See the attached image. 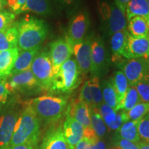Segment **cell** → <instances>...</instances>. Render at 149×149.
<instances>
[{
  "instance_id": "obj_7",
  "label": "cell",
  "mask_w": 149,
  "mask_h": 149,
  "mask_svg": "<svg viewBox=\"0 0 149 149\" xmlns=\"http://www.w3.org/2000/svg\"><path fill=\"white\" fill-rule=\"evenodd\" d=\"M3 82L9 93L28 92L37 88H41L31 70L9 75L3 80Z\"/></svg>"
},
{
  "instance_id": "obj_24",
  "label": "cell",
  "mask_w": 149,
  "mask_h": 149,
  "mask_svg": "<svg viewBox=\"0 0 149 149\" xmlns=\"http://www.w3.org/2000/svg\"><path fill=\"white\" fill-rule=\"evenodd\" d=\"M51 11L49 0H26L19 14L24 12H32L40 15L47 16L51 13Z\"/></svg>"
},
{
  "instance_id": "obj_39",
  "label": "cell",
  "mask_w": 149,
  "mask_h": 149,
  "mask_svg": "<svg viewBox=\"0 0 149 149\" xmlns=\"http://www.w3.org/2000/svg\"><path fill=\"white\" fill-rule=\"evenodd\" d=\"M111 9L110 6L106 2H102L100 5V13L104 20H108L111 15Z\"/></svg>"
},
{
  "instance_id": "obj_13",
  "label": "cell",
  "mask_w": 149,
  "mask_h": 149,
  "mask_svg": "<svg viewBox=\"0 0 149 149\" xmlns=\"http://www.w3.org/2000/svg\"><path fill=\"white\" fill-rule=\"evenodd\" d=\"M88 27V18L84 13L74 16L70 22L66 40L72 46L82 42Z\"/></svg>"
},
{
  "instance_id": "obj_41",
  "label": "cell",
  "mask_w": 149,
  "mask_h": 149,
  "mask_svg": "<svg viewBox=\"0 0 149 149\" xmlns=\"http://www.w3.org/2000/svg\"><path fill=\"white\" fill-rule=\"evenodd\" d=\"M95 144V143L94 141L86 137H83V139L74 146V149H92Z\"/></svg>"
},
{
  "instance_id": "obj_27",
  "label": "cell",
  "mask_w": 149,
  "mask_h": 149,
  "mask_svg": "<svg viewBox=\"0 0 149 149\" xmlns=\"http://www.w3.org/2000/svg\"><path fill=\"white\" fill-rule=\"evenodd\" d=\"M102 91L104 103L107 104L115 111H118V100L111 80H104L102 83Z\"/></svg>"
},
{
  "instance_id": "obj_8",
  "label": "cell",
  "mask_w": 149,
  "mask_h": 149,
  "mask_svg": "<svg viewBox=\"0 0 149 149\" xmlns=\"http://www.w3.org/2000/svg\"><path fill=\"white\" fill-rule=\"evenodd\" d=\"M72 54V46L66 39H58L50 44L49 55L53 65L54 76L57 73L61 65L71 57Z\"/></svg>"
},
{
  "instance_id": "obj_45",
  "label": "cell",
  "mask_w": 149,
  "mask_h": 149,
  "mask_svg": "<svg viewBox=\"0 0 149 149\" xmlns=\"http://www.w3.org/2000/svg\"><path fill=\"white\" fill-rule=\"evenodd\" d=\"M139 149H149V142L147 141H139L138 142Z\"/></svg>"
},
{
  "instance_id": "obj_47",
  "label": "cell",
  "mask_w": 149,
  "mask_h": 149,
  "mask_svg": "<svg viewBox=\"0 0 149 149\" xmlns=\"http://www.w3.org/2000/svg\"><path fill=\"white\" fill-rule=\"evenodd\" d=\"M7 4V0H0V11Z\"/></svg>"
},
{
  "instance_id": "obj_31",
  "label": "cell",
  "mask_w": 149,
  "mask_h": 149,
  "mask_svg": "<svg viewBox=\"0 0 149 149\" xmlns=\"http://www.w3.org/2000/svg\"><path fill=\"white\" fill-rule=\"evenodd\" d=\"M88 82L93 104H94L95 107L98 108L104 102L102 88H100V81H99V77L96 76H92V77L88 80Z\"/></svg>"
},
{
  "instance_id": "obj_15",
  "label": "cell",
  "mask_w": 149,
  "mask_h": 149,
  "mask_svg": "<svg viewBox=\"0 0 149 149\" xmlns=\"http://www.w3.org/2000/svg\"><path fill=\"white\" fill-rule=\"evenodd\" d=\"M63 130L68 144L74 148L83 139L84 134V128L70 115L68 111L63 126Z\"/></svg>"
},
{
  "instance_id": "obj_17",
  "label": "cell",
  "mask_w": 149,
  "mask_h": 149,
  "mask_svg": "<svg viewBox=\"0 0 149 149\" xmlns=\"http://www.w3.org/2000/svg\"><path fill=\"white\" fill-rule=\"evenodd\" d=\"M19 53L18 48L0 52V80H4L10 75Z\"/></svg>"
},
{
  "instance_id": "obj_42",
  "label": "cell",
  "mask_w": 149,
  "mask_h": 149,
  "mask_svg": "<svg viewBox=\"0 0 149 149\" xmlns=\"http://www.w3.org/2000/svg\"><path fill=\"white\" fill-rule=\"evenodd\" d=\"M63 6L67 8L74 9L79 4L81 0H57Z\"/></svg>"
},
{
  "instance_id": "obj_49",
  "label": "cell",
  "mask_w": 149,
  "mask_h": 149,
  "mask_svg": "<svg viewBox=\"0 0 149 149\" xmlns=\"http://www.w3.org/2000/svg\"><path fill=\"white\" fill-rule=\"evenodd\" d=\"M72 149H74V148H72Z\"/></svg>"
},
{
  "instance_id": "obj_4",
  "label": "cell",
  "mask_w": 149,
  "mask_h": 149,
  "mask_svg": "<svg viewBox=\"0 0 149 149\" xmlns=\"http://www.w3.org/2000/svg\"><path fill=\"white\" fill-rule=\"evenodd\" d=\"M81 74L75 59L70 57L61 65L54 76L51 90L63 93L71 92L79 84Z\"/></svg>"
},
{
  "instance_id": "obj_6",
  "label": "cell",
  "mask_w": 149,
  "mask_h": 149,
  "mask_svg": "<svg viewBox=\"0 0 149 149\" xmlns=\"http://www.w3.org/2000/svg\"><path fill=\"white\" fill-rule=\"evenodd\" d=\"M129 86H134L138 81L149 76V57L126 59L120 65Z\"/></svg>"
},
{
  "instance_id": "obj_36",
  "label": "cell",
  "mask_w": 149,
  "mask_h": 149,
  "mask_svg": "<svg viewBox=\"0 0 149 149\" xmlns=\"http://www.w3.org/2000/svg\"><path fill=\"white\" fill-rule=\"evenodd\" d=\"M79 100H80L81 101H82L84 102V103L86 104L87 106H88L89 108V109H92L93 107H95L94 104H93V98L91 94V91H90V88H89L88 81H86L84 84L83 85L82 88L81 89Z\"/></svg>"
},
{
  "instance_id": "obj_2",
  "label": "cell",
  "mask_w": 149,
  "mask_h": 149,
  "mask_svg": "<svg viewBox=\"0 0 149 149\" xmlns=\"http://www.w3.org/2000/svg\"><path fill=\"white\" fill-rule=\"evenodd\" d=\"M17 26L19 50L27 51L40 46V44L47 37V25L43 20L38 18L27 16L17 22Z\"/></svg>"
},
{
  "instance_id": "obj_25",
  "label": "cell",
  "mask_w": 149,
  "mask_h": 149,
  "mask_svg": "<svg viewBox=\"0 0 149 149\" xmlns=\"http://www.w3.org/2000/svg\"><path fill=\"white\" fill-rule=\"evenodd\" d=\"M109 79L111 80L112 84L113 86V88L116 92L119 107H120L121 102H122L123 99L125 97L126 93L127 92L128 87H129L128 81L126 79L125 74L122 70H117V71L115 72L113 77L110 78Z\"/></svg>"
},
{
  "instance_id": "obj_44",
  "label": "cell",
  "mask_w": 149,
  "mask_h": 149,
  "mask_svg": "<svg viewBox=\"0 0 149 149\" xmlns=\"http://www.w3.org/2000/svg\"><path fill=\"white\" fill-rule=\"evenodd\" d=\"M1 149H33V146L29 144H20L15 145V146H10L5 147Z\"/></svg>"
},
{
  "instance_id": "obj_5",
  "label": "cell",
  "mask_w": 149,
  "mask_h": 149,
  "mask_svg": "<svg viewBox=\"0 0 149 149\" xmlns=\"http://www.w3.org/2000/svg\"><path fill=\"white\" fill-rule=\"evenodd\" d=\"M31 70L40 85L44 90H51L54 77L53 65L48 51H42L35 56Z\"/></svg>"
},
{
  "instance_id": "obj_37",
  "label": "cell",
  "mask_w": 149,
  "mask_h": 149,
  "mask_svg": "<svg viewBox=\"0 0 149 149\" xmlns=\"http://www.w3.org/2000/svg\"><path fill=\"white\" fill-rule=\"evenodd\" d=\"M114 144L120 149H139L138 142H132L116 135L114 137Z\"/></svg>"
},
{
  "instance_id": "obj_12",
  "label": "cell",
  "mask_w": 149,
  "mask_h": 149,
  "mask_svg": "<svg viewBox=\"0 0 149 149\" xmlns=\"http://www.w3.org/2000/svg\"><path fill=\"white\" fill-rule=\"evenodd\" d=\"M92 42L93 37L88 36L84 39L82 42L72 46L74 59L83 74H88L91 70Z\"/></svg>"
},
{
  "instance_id": "obj_43",
  "label": "cell",
  "mask_w": 149,
  "mask_h": 149,
  "mask_svg": "<svg viewBox=\"0 0 149 149\" xmlns=\"http://www.w3.org/2000/svg\"><path fill=\"white\" fill-rule=\"evenodd\" d=\"M130 1V0H115V3L123 13H125L126 7Z\"/></svg>"
},
{
  "instance_id": "obj_14",
  "label": "cell",
  "mask_w": 149,
  "mask_h": 149,
  "mask_svg": "<svg viewBox=\"0 0 149 149\" xmlns=\"http://www.w3.org/2000/svg\"><path fill=\"white\" fill-rule=\"evenodd\" d=\"M70 146L64 135L61 126L53 127L48 130L42 139L39 149H72Z\"/></svg>"
},
{
  "instance_id": "obj_33",
  "label": "cell",
  "mask_w": 149,
  "mask_h": 149,
  "mask_svg": "<svg viewBox=\"0 0 149 149\" xmlns=\"http://www.w3.org/2000/svg\"><path fill=\"white\" fill-rule=\"evenodd\" d=\"M134 86L140 97L141 102L149 104V76L140 80Z\"/></svg>"
},
{
  "instance_id": "obj_26",
  "label": "cell",
  "mask_w": 149,
  "mask_h": 149,
  "mask_svg": "<svg viewBox=\"0 0 149 149\" xmlns=\"http://www.w3.org/2000/svg\"><path fill=\"white\" fill-rule=\"evenodd\" d=\"M127 33L128 31L126 30V31H119L111 35V45L113 52V57L114 59H117L121 57H123Z\"/></svg>"
},
{
  "instance_id": "obj_48",
  "label": "cell",
  "mask_w": 149,
  "mask_h": 149,
  "mask_svg": "<svg viewBox=\"0 0 149 149\" xmlns=\"http://www.w3.org/2000/svg\"><path fill=\"white\" fill-rule=\"evenodd\" d=\"M147 1H148V7H149V0H147Z\"/></svg>"
},
{
  "instance_id": "obj_9",
  "label": "cell",
  "mask_w": 149,
  "mask_h": 149,
  "mask_svg": "<svg viewBox=\"0 0 149 149\" xmlns=\"http://www.w3.org/2000/svg\"><path fill=\"white\" fill-rule=\"evenodd\" d=\"M123 57L127 59L149 57V35L134 37L128 32Z\"/></svg>"
},
{
  "instance_id": "obj_28",
  "label": "cell",
  "mask_w": 149,
  "mask_h": 149,
  "mask_svg": "<svg viewBox=\"0 0 149 149\" xmlns=\"http://www.w3.org/2000/svg\"><path fill=\"white\" fill-rule=\"evenodd\" d=\"M102 118L104 123L112 130H117L123 124L129 121L127 112L121 110L111 112Z\"/></svg>"
},
{
  "instance_id": "obj_11",
  "label": "cell",
  "mask_w": 149,
  "mask_h": 149,
  "mask_svg": "<svg viewBox=\"0 0 149 149\" xmlns=\"http://www.w3.org/2000/svg\"><path fill=\"white\" fill-rule=\"evenodd\" d=\"M107 64V52L104 43L100 39H95L91 45L90 72L92 76H101L106 70Z\"/></svg>"
},
{
  "instance_id": "obj_21",
  "label": "cell",
  "mask_w": 149,
  "mask_h": 149,
  "mask_svg": "<svg viewBox=\"0 0 149 149\" xmlns=\"http://www.w3.org/2000/svg\"><path fill=\"white\" fill-rule=\"evenodd\" d=\"M18 29L17 22L0 32V52L18 48Z\"/></svg>"
},
{
  "instance_id": "obj_32",
  "label": "cell",
  "mask_w": 149,
  "mask_h": 149,
  "mask_svg": "<svg viewBox=\"0 0 149 149\" xmlns=\"http://www.w3.org/2000/svg\"><path fill=\"white\" fill-rule=\"evenodd\" d=\"M148 113L149 104L140 102L128 111L127 115L129 121H136L141 120Z\"/></svg>"
},
{
  "instance_id": "obj_29",
  "label": "cell",
  "mask_w": 149,
  "mask_h": 149,
  "mask_svg": "<svg viewBox=\"0 0 149 149\" xmlns=\"http://www.w3.org/2000/svg\"><path fill=\"white\" fill-rule=\"evenodd\" d=\"M140 102V97L136 90L135 87L133 86H129L126 95L119 107V111L121 110V111L128 112Z\"/></svg>"
},
{
  "instance_id": "obj_30",
  "label": "cell",
  "mask_w": 149,
  "mask_h": 149,
  "mask_svg": "<svg viewBox=\"0 0 149 149\" xmlns=\"http://www.w3.org/2000/svg\"><path fill=\"white\" fill-rule=\"evenodd\" d=\"M91 122L93 129L95 132L97 137H102L106 132L105 123L96 107L90 109Z\"/></svg>"
},
{
  "instance_id": "obj_1",
  "label": "cell",
  "mask_w": 149,
  "mask_h": 149,
  "mask_svg": "<svg viewBox=\"0 0 149 149\" xmlns=\"http://www.w3.org/2000/svg\"><path fill=\"white\" fill-rule=\"evenodd\" d=\"M40 133V120L27 102L19 115L10 145L29 144L35 146L37 144Z\"/></svg>"
},
{
  "instance_id": "obj_19",
  "label": "cell",
  "mask_w": 149,
  "mask_h": 149,
  "mask_svg": "<svg viewBox=\"0 0 149 149\" xmlns=\"http://www.w3.org/2000/svg\"><path fill=\"white\" fill-rule=\"evenodd\" d=\"M40 50V46H38V47L33 48V49L19 52L15 63L13 69L11 71L10 75L27 70H31V64L34 60L35 56L38 54Z\"/></svg>"
},
{
  "instance_id": "obj_38",
  "label": "cell",
  "mask_w": 149,
  "mask_h": 149,
  "mask_svg": "<svg viewBox=\"0 0 149 149\" xmlns=\"http://www.w3.org/2000/svg\"><path fill=\"white\" fill-rule=\"evenodd\" d=\"M26 0H7V5L15 15L19 14L20 10Z\"/></svg>"
},
{
  "instance_id": "obj_10",
  "label": "cell",
  "mask_w": 149,
  "mask_h": 149,
  "mask_svg": "<svg viewBox=\"0 0 149 149\" xmlns=\"http://www.w3.org/2000/svg\"><path fill=\"white\" fill-rule=\"evenodd\" d=\"M19 113L13 109H10L0 115V149L10 146Z\"/></svg>"
},
{
  "instance_id": "obj_18",
  "label": "cell",
  "mask_w": 149,
  "mask_h": 149,
  "mask_svg": "<svg viewBox=\"0 0 149 149\" xmlns=\"http://www.w3.org/2000/svg\"><path fill=\"white\" fill-rule=\"evenodd\" d=\"M111 15L108 20V29L110 35H113L119 31L127 30V20L126 14L123 13L118 7L113 3L111 7Z\"/></svg>"
},
{
  "instance_id": "obj_3",
  "label": "cell",
  "mask_w": 149,
  "mask_h": 149,
  "mask_svg": "<svg viewBox=\"0 0 149 149\" xmlns=\"http://www.w3.org/2000/svg\"><path fill=\"white\" fill-rule=\"evenodd\" d=\"M39 120L44 124L57 122L62 116L67 107L66 99L61 97L43 95L28 102Z\"/></svg>"
},
{
  "instance_id": "obj_35",
  "label": "cell",
  "mask_w": 149,
  "mask_h": 149,
  "mask_svg": "<svg viewBox=\"0 0 149 149\" xmlns=\"http://www.w3.org/2000/svg\"><path fill=\"white\" fill-rule=\"evenodd\" d=\"M138 132L140 139L149 142V113L141 120L138 126Z\"/></svg>"
},
{
  "instance_id": "obj_46",
  "label": "cell",
  "mask_w": 149,
  "mask_h": 149,
  "mask_svg": "<svg viewBox=\"0 0 149 149\" xmlns=\"http://www.w3.org/2000/svg\"><path fill=\"white\" fill-rule=\"evenodd\" d=\"M92 149H104V144L102 142H100V143L97 142L96 144L93 146Z\"/></svg>"
},
{
  "instance_id": "obj_34",
  "label": "cell",
  "mask_w": 149,
  "mask_h": 149,
  "mask_svg": "<svg viewBox=\"0 0 149 149\" xmlns=\"http://www.w3.org/2000/svg\"><path fill=\"white\" fill-rule=\"evenodd\" d=\"M15 15L8 10L0 11V32L7 29L13 24Z\"/></svg>"
},
{
  "instance_id": "obj_40",
  "label": "cell",
  "mask_w": 149,
  "mask_h": 149,
  "mask_svg": "<svg viewBox=\"0 0 149 149\" xmlns=\"http://www.w3.org/2000/svg\"><path fill=\"white\" fill-rule=\"evenodd\" d=\"M9 93L6 88L3 80H0V105L6 103L8 100Z\"/></svg>"
},
{
  "instance_id": "obj_16",
  "label": "cell",
  "mask_w": 149,
  "mask_h": 149,
  "mask_svg": "<svg viewBox=\"0 0 149 149\" xmlns=\"http://www.w3.org/2000/svg\"><path fill=\"white\" fill-rule=\"evenodd\" d=\"M68 111L70 115L83 126L84 130L91 129L90 109L87 104L78 100L74 102L72 107H68Z\"/></svg>"
},
{
  "instance_id": "obj_22",
  "label": "cell",
  "mask_w": 149,
  "mask_h": 149,
  "mask_svg": "<svg viewBox=\"0 0 149 149\" xmlns=\"http://www.w3.org/2000/svg\"><path fill=\"white\" fill-rule=\"evenodd\" d=\"M127 31L134 37H144L149 35V25L145 18L135 16L127 22Z\"/></svg>"
},
{
  "instance_id": "obj_23",
  "label": "cell",
  "mask_w": 149,
  "mask_h": 149,
  "mask_svg": "<svg viewBox=\"0 0 149 149\" xmlns=\"http://www.w3.org/2000/svg\"><path fill=\"white\" fill-rule=\"evenodd\" d=\"M140 121L141 120L128 121L123 124L117 129L116 135L132 142L137 143L140 141V137H139L138 132V126Z\"/></svg>"
},
{
  "instance_id": "obj_20",
  "label": "cell",
  "mask_w": 149,
  "mask_h": 149,
  "mask_svg": "<svg viewBox=\"0 0 149 149\" xmlns=\"http://www.w3.org/2000/svg\"><path fill=\"white\" fill-rule=\"evenodd\" d=\"M126 17L127 22L135 16L142 17L149 25V7L147 0H130L126 7Z\"/></svg>"
}]
</instances>
